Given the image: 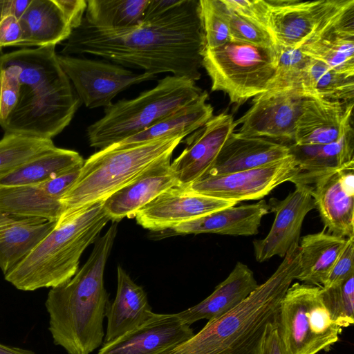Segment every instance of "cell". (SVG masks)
Listing matches in <instances>:
<instances>
[{"label": "cell", "mask_w": 354, "mask_h": 354, "mask_svg": "<svg viewBox=\"0 0 354 354\" xmlns=\"http://www.w3.org/2000/svg\"><path fill=\"white\" fill-rule=\"evenodd\" d=\"M205 48L199 1L179 0L165 13L127 28L94 26L84 17L61 53L90 54L123 67L153 75L170 73L196 82Z\"/></svg>", "instance_id": "cell-1"}, {"label": "cell", "mask_w": 354, "mask_h": 354, "mask_svg": "<svg viewBox=\"0 0 354 354\" xmlns=\"http://www.w3.org/2000/svg\"><path fill=\"white\" fill-rule=\"evenodd\" d=\"M117 223L112 221L97 239L87 261L73 277L48 293V329L54 344L68 354H90L103 344V322L109 304L104 273Z\"/></svg>", "instance_id": "cell-2"}, {"label": "cell", "mask_w": 354, "mask_h": 354, "mask_svg": "<svg viewBox=\"0 0 354 354\" xmlns=\"http://www.w3.org/2000/svg\"><path fill=\"white\" fill-rule=\"evenodd\" d=\"M300 270L299 245L275 272L242 302L210 320L165 354H257L267 326L277 321L281 301Z\"/></svg>", "instance_id": "cell-3"}, {"label": "cell", "mask_w": 354, "mask_h": 354, "mask_svg": "<svg viewBox=\"0 0 354 354\" xmlns=\"http://www.w3.org/2000/svg\"><path fill=\"white\" fill-rule=\"evenodd\" d=\"M110 221L103 201L61 222L4 275L15 288L33 291L62 284L77 272L80 259Z\"/></svg>", "instance_id": "cell-4"}, {"label": "cell", "mask_w": 354, "mask_h": 354, "mask_svg": "<svg viewBox=\"0 0 354 354\" xmlns=\"http://www.w3.org/2000/svg\"><path fill=\"white\" fill-rule=\"evenodd\" d=\"M185 138L171 136L135 145H112L95 152L84 161L77 179L62 198V214L57 222L105 201L162 160L171 157Z\"/></svg>", "instance_id": "cell-5"}, {"label": "cell", "mask_w": 354, "mask_h": 354, "mask_svg": "<svg viewBox=\"0 0 354 354\" xmlns=\"http://www.w3.org/2000/svg\"><path fill=\"white\" fill-rule=\"evenodd\" d=\"M202 93L194 80L167 75L138 97L105 107L104 116L86 129L89 145L101 150L118 143L148 129Z\"/></svg>", "instance_id": "cell-6"}, {"label": "cell", "mask_w": 354, "mask_h": 354, "mask_svg": "<svg viewBox=\"0 0 354 354\" xmlns=\"http://www.w3.org/2000/svg\"><path fill=\"white\" fill-rule=\"evenodd\" d=\"M277 60V45L265 48L231 39L224 45L205 48L203 67L212 81V91L225 93L231 103L241 105L268 90Z\"/></svg>", "instance_id": "cell-7"}, {"label": "cell", "mask_w": 354, "mask_h": 354, "mask_svg": "<svg viewBox=\"0 0 354 354\" xmlns=\"http://www.w3.org/2000/svg\"><path fill=\"white\" fill-rule=\"evenodd\" d=\"M286 354H317L339 341L336 325L321 297V287L291 285L284 295L277 319Z\"/></svg>", "instance_id": "cell-8"}, {"label": "cell", "mask_w": 354, "mask_h": 354, "mask_svg": "<svg viewBox=\"0 0 354 354\" xmlns=\"http://www.w3.org/2000/svg\"><path fill=\"white\" fill-rule=\"evenodd\" d=\"M80 100L71 82L34 91H20L15 109L0 126L5 133L51 139L72 120Z\"/></svg>", "instance_id": "cell-9"}, {"label": "cell", "mask_w": 354, "mask_h": 354, "mask_svg": "<svg viewBox=\"0 0 354 354\" xmlns=\"http://www.w3.org/2000/svg\"><path fill=\"white\" fill-rule=\"evenodd\" d=\"M57 59L80 101L89 109L109 106L121 91L156 77L151 73H134L102 60L63 55H57Z\"/></svg>", "instance_id": "cell-10"}, {"label": "cell", "mask_w": 354, "mask_h": 354, "mask_svg": "<svg viewBox=\"0 0 354 354\" xmlns=\"http://www.w3.org/2000/svg\"><path fill=\"white\" fill-rule=\"evenodd\" d=\"M298 171L290 154L251 169L203 177L188 186L195 192L238 203L263 198L280 184L290 181Z\"/></svg>", "instance_id": "cell-11"}, {"label": "cell", "mask_w": 354, "mask_h": 354, "mask_svg": "<svg viewBox=\"0 0 354 354\" xmlns=\"http://www.w3.org/2000/svg\"><path fill=\"white\" fill-rule=\"evenodd\" d=\"M304 97L297 91H268L253 97L251 107L235 121L241 125L237 133L286 146L294 144Z\"/></svg>", "instance_id": "cell-12"}, {"label": "cell", "mask_w": 354, "mask_h": 354, "mask_svg": "<svg viewBox=\"0 0 354 354\" xmlns=\"http://www.w3.org/2000/svg\"><path fill=\"white\" fill-rule=\"evenodd\" d=\"M301 48L310 58L354 77V0H336Z\"/></svg>", "instance_id": "cell-13"}, {"label": "cell", "mask_w": 354, "mask_h": 354, "mask_svg": "<svg viewBox=\"0 0 354 354\" xmlns=\"http://www.w3.org/2000/svg\"><path fill=\"white\" fill-rule=\"evenodd\" d=\"M229 201L201 194L177 184L137 211L138 224L151 231L172 230L178 225L236 205Z\"/></svg>", "instance_id": "cell-14"}, {"label": "cell", "mask_w": 354, "mask_h": 354, "mask_svg": "<svg viewBox=\"0 0 354 354\" xmlns=\"http://www.w3.org/2000/svg\"><path fill=\"white\" fill-rule=\"evenodd\" d=\"M295 186V191L284 199L269 200V212L274 213L275 218L268 235L252 243L254 257L258 262L276 255L283 258L292 246L299 245L303 221L315 206L310 187L301 184Z\"/></svg>", "instance_id": "cell-15"}, {"label": "cell", "mask_w": 354, "mask_h": 354, "mask_svg": "<svg viewBox=\"0 0 354 354\" xmlns=\"http://www.w3.org/2000/svg\"><path fill=\"white\" fill-rule=\"evenodd\" d=\"M308 186L325 230L354 237V165L320 176Z\"/></svg>", "instance_id": "cell-16"}, {"label": "cell", "mask_w": 354, "mask_h": 354, "mask_svg": "<svg viewBox=\"0 0 354 354\" xmlns=\"http://www.w3.org/2000/svg\"><path fill=\"white\" fill-rule=\"evenodd\" d=\"M236 127L233 116L222 113L191 133L185 140L186 147L171 162L178 183L189 185L201 178L212 167Z\"/></svg>", "instance_id": "cell-17"}, {"label": "cell", "mask_w": 354, "mask_h": 354, "mask_svg": "<svg viewBox=\"0 0 354 354\" xmlns=\"http://www.w3.org/2000/svg\"><path fill=\"white\" fill-rule=\"evenodd\" d=\"M194 335L176 313H154L142 325L104 344L97 354H165Z\"/></svg>", "instance_id": "cell-18"}, {"label": "cell", "mask_w": 354, "mask_h": 354, "mask_svg": "<svg viewBox=\"0 0 354 354\" xmlns=\"http://www.w3.org/2000/svg\"><path fill=\"white\" fill-rule=\"evenodd\" d=\"M353 101L304 97L296 122L294 144L324 145L336 142L353 130Z\"/></svg>", "instance_id": "cell-19"}, {"label": "cell", "mask_w": 354, "mask_h": 354, "mask_svg": "<svg viewBox=\"0 0 354 354\" xmlns=\"http://www.w3.org/2000/svg\"><path fill=\"white\" fill-rule=\"evenodd\" d=\"M336 0L268 1L271 32L277 44L298 48L310 39Z\"/></svg>", "instance_id": "cell-20"}, {"label": "cell", "mask_w": 354, "mask_h": 354, "mask_svg": "<svg viewBox=\"0 0 354 354\" xmlns=\"http://www.w3.org/2000/svg\"><path fill=\"white\" fill-rule=\"evenodd\" d=\"M171 158L162 160L103 201L110 221L118 223L125 217H134L138 210L162 192L179 184L171 167Z\"/></svg>", "instance_id": "cell-21"}, {"label": "cell", "mask_w": 354, "mask_h": 354, "mask_svg": "<svg viewBox=\"0 0 354 354\" xmlns=\"http://www.w3.org/2000/svg\"><path fill=\"white\" fill-rule=\"evenodd\" d=\"M290 155L286 145L233 132L221 148L212 167L201 178L251 169Z\"/></svg>", "instance_id": "cell-22"}, {"label": "cell", "mask_w": 354, "mask_h": 354, "mask_svg": "<svg viewBox=\"0 0 354 354\" xmlns=\"http://www.w3.org/2000/svg\"><path fill=\"white\" fill-rule=\"evenodd\" d=\"M154 313L142 287L118 266L116 295L106 310L107 326L103 344L142 325Z\"/></svg>", "instance_id": "cell-23"}, {"label": "cell", "mask_w": 354, "mask_h": 354, "mask_svg": "<svg viewBox=\"0 0 354 354\" xmlns=\"http://www.w3.org/2000/svg\"><path fill=\"white\" fill-rule=\"evenodd\" d=\"M269 212L265 200L241 206H232L182 223L172 229L177 234L212 233L230 236L258 234L263 217Z\"/></svg>", "instance_id": "cell-24"}, {"label": "cell", "mask_w": 354, "mask_h": 354, "mask_svg": "<svg viewBox=\"0 0 354 354\" xmlns=\"http://www.w3.org/2000/svg\"><path fill=\"white\" fill-rule=\"evenodd\" d=\"M288 147L299 169L290 180L295 185L308 186L320 176L354 165L353 130L334 142L316 145L292 144Z\"/></svg>", "instance_id": "cell-25"}, {"label": "cell", "mask_w": 354, "mask_h": 354, "mask_svg": "<svg viewBox=\"0 0 354 354\" xmlns=\"http://www.w3.org/2000/svg\"><path fill=\"white\" fill-rule=\"evenodd\" d=\"M257 286L254 272L247 265L239 261L212 294L200 303L176 314L189 325L201 319L216 318L242 302Z\"/></svg>", "instance_id": "cell-26"}, {"label": "cell", "mask_w": 354, "mask_h": 354, "mask_svg": "<svg viewBox=\"0 0 354 354\" xmlns=\"http://www.w3.org/2000/svg\"><path fill=\"white\" fill-rule=\"evenodd\" d=\"M55 46L22 49L0 56V70L8 66L19 69L20 91H34L59 86L70 80L62 70Z\"/></svg>", "instance_id": "cell-27"}, {"label": "cell", "mask_w": 354, "mask_h": 354, "mask_svg": "<svg viewBox=\"0 0 354 354\" xmlns=\"http://www.w3.org/2000/svg\"><path fill=\"white\" fill-rule=\"evenodd\" d=\"M56 222L0 212L3 226L0 239V269L6 275L52 230Z\"/></svg>", "instance_id": "cell-28"}, {"label": "cell", "mask_w": 354, "mask_h": 354, "mask_svg": "<svg viewBox=\"0 0 354 354\" xmlns=\"http://www.w3.org/2000/svg\"><path fill=\"white\" fill-rule=\"evenodd\" d=\"M19 20L23 30L20 46H56L72 32L55 0H31Z\"/></svg>", "instance_id": "cell-29"}, {"label": "cell", "mask_w": 354, "mask_h": 354, "mask_svg": "<svg viewBox=\"0 0 354 354\" xmlns=\"http://www.w3.org/2000/svg\"><path fill=\"white\" fill-rule=\"evenodd\" d=\"M207 99L208 93L205 91H203L199 97L190 103L176 110L148 129L113 146L135 145L176 135L186 137L213 117V107L207 102Z\"/></svg>", "instance_id": "cell-30"}, {"label": "cell", "mask_w": 354, "mask_h": 354, "mask_svg": "<svg viewBox=\"0 0 354 354\" xmlns=\"http://www.w3.org/2000/svg\"><path fill=\"white\" fill-rule=\"evenodd\" d=\"M347 239L328 233L325 229L299 239L300 270L296 279L322 287Z\"/></svg>", "instance_id": "cell-31"}, {"label": "cell", "mask_w": 354, "mask_h": 354, "mask_svg": "<svg viewBox=\"0 0 354 354\" xmlns=\"http://www.w3.org/2000/svg\"><path fill=\"white\" fill-rule=\"evenodd\" d=\"M0 212L57 222L62 214V203L45 182L0 186Z\"/></svg>", "instance_id": "cell-32"}, {"label": "cell", "mask_w": 354, "mask_h": 354, "mask_svg": "<svg viewBox=\"0 0 354 354\" xmlns=\"http://www.w3.org/2000/svg\"><path fill=\"white\" fill-rule=\"evenodd\" d=\"M77 151L54 147L0 179V186L35 185L82 167Z\"/></svg>", "instance_id": "cell-33"}, {"label": "cell", "mask_w": 354, "mask_h": 354, "mask_svg": "<svg viewBox=\"0 0 354 354\" xmlns=\"http://www.w3.org/2000/svg\"><path fill=\"white\" fill-rule=\"evenodd\" d=\"M305 97L350 102L354 98V77L340 73L311 58L301 84Z\"/></svg>", "instance_id": "cell-34"}, {"label": "cell", "mask_w": 354, "mask_h": 354, "mask_svg": "<svg viewBox=\"0 0 354 354\" xmlns=\"http://www.w3.org/2000/svg\"><path fill=\"white\" fill-rule=\"evenodd\" d=\"M149 0H88L86 21L97 27L122 29L138 25Z\"/></svg>", "instance_id": "cell-35"}, {"label": "cell", "mask_w": 354, "mask_h": 354, "mask_svg": "<svg viewBox=\"0 0 354 354\" xmlns=\"http://www.w3.org/2000/svg\"><path fill=\"white\" fill-rule=\"evenodd\" d=\"M54 147L51 139L5 133L0 140V179Z\"/></svg>", "instance_id": "cell-36"}, {"label": "cell", "mask_w": 354, "mask_h": 354, "mask_svg": "<svg viewBox=\"0 0 354 354\" xmlns=\"http://www.w3.org/2000/svg\"><path fill=\"white\" fill-rule=\"evenodd\" d=\"M311 58L301 48H293L277 44L275 71L268 91H297L301 92L303 78Z\"/></svg>", "instance_id": "cell-37"}, {"label": "cell", "mask_w": 354, "mask_h": 354, "mask_svg": "<svg viewBox=\"0 0 354 354\" xmlns=\"http://www.w3.org/2000/svg\"><path fill=\"white\" fill-rule=\"evenodd\" d=\"M321 297L333 322L340 328L354 322V274L342 283L321 287Z\"/></svg>", "instance_id": "cell-38"}, {"label": "cell", "mask_w": 354, "mask_h": 354, "mask_svg": "<svg viewBox=\"0 0 354 354\" xmlns=\"http://www.w3.org/2000/svg\"><path fill=\"white\" fill-rule=\"evenodd\" d=\"M205 48L221 46L231 40L230 11L223 0H199Z\"/></svg>", "instance_id": "cell-39"}, {"label": "cell", "mask_w": 354, "mask_h": 354, "mask_svg": "<svg viewBox=\"0 0 354 354\" xmlns=\"http://www.w3.org/2000/svg\"><path fill=\"white\" fill-rule=\"evenodd\" d=\"M230 32L232 40L265 48H274L277 45L270 31L231 11Z\"/></svg>", "instance_id": "cell-40"}, {"label": "cell", "mask_w": 354, "mask_h": 354, "mask_svg": "<svg viewBox=\"0 0 354 354\" xmlns=\"http://www.w3.org/2000/svg\"><path fill=\"white\" fill-rule=\"evenodd\" d=\"M19 69L8 66L0 70V122L15 109L20 96Z\"/></svg>", "instance_id": "cell-41"}, {"label": "cell", "mask_w": 354, "mask_h": 354, "mask_svg": "<svg viewBox=\"0 0 354 354\" xmlns=\"http://www.w3.org/2000/svg\"><path fill=\"white\" fill-rule=\"evenodd\" d=\"M223 1L230 11L259 25L272 33L270 6L268 1L223 0Z\"/></svg>", "instance_id": "cell-42"}, {"label": "cell", "mask_w": 354, "mask_h": 354, "mask_svg": "<svg viewBox=\"0 0 354 354\" xmlns=\"http://www.w3.org/2000/svg\"><path fill=\"white\" fill-rule=\"evenodd\" d=\"M354 237L347 239L322 288L339 284L354 274Z\"/></svg>", "instance_id": "cell-43"}, {"label": "cell", "mask_w": 354, "mask_h": 354, "mask_svg": "<svg viewBox=\"0 0 354 354\" xmlns=\"http://www.w3.org/2000/svg\"><path fill=\"white\" fill-rule=\"evenodd\" d=\"M23 30L19 20L14 15L3 18L0 22V50L6 46H20Z\"/></svg>", "instance_id": "cell-44"}, {"label": "cell", "mask_w": 354, "mask_h": 354, "mask_svg": "<svg viewBox=\"0 0 354 354\" xmlns=\"http://www.w3.org/2000/svg\"><path fill=\"white\" fill-rule=\"evenodd\" d=\"M257 354H286L277 321L267 326Z\"/></svg>", "instance_id": "cell-45"}, {"label": "cell", "mask_w": 354, "mask_h": 354, "mask_svg": "<svg viewBox=\"0 0 354 354\" xmlns=\"http://www.w3.org/2000/svg\"><path fill=\"white\" fill-rule=\"evenodd\" d=\"M62 11L72 30L77 28L84 19L87 7L85 0H55Z\"/></svg>", "instance_id": "cell-46"}, {"label": "cell", "mask_w": 354, "mask_h": 354, "mask_svg": "<svg viewBox=\"0 0 354 354\" xmlns=\"http://www.w3.org/2000/svg\"><path fill=\"white\" fill-rule=\"evenodd\" d=\"M31 0H0V22L7 16L18 19L23 15Z\"/></svg>", "instance_id": "cell-47"}, {"label": "cell", "mask_w": 354, "mask_h": 354, "mask_svg": "<svg viewBox=\"0 0 354 354\" xmlns=\"http://www.w3.org/2000/svg\"><path fill=\"white\" fill-rule=\"evenodd\" d=\"M178 1L179 0H149L142 21L149 20L165 13Z\"/></svg>", "instance_id": "cell-48"}, {"label": "cell", "mask_w": 354, "mask_h": 354, "mask_svg": "<svg viewBox=\"0 0 354 354\" xmlns=\"http://www.w3.org/2000/svg\"><path fill=\"white\" fill-rule=\"evenodd\" d=\"M0 354H36L31 350L8 346L0 343Z\"/></svg>", "instance_id": "cell-49"}]
</instances>
